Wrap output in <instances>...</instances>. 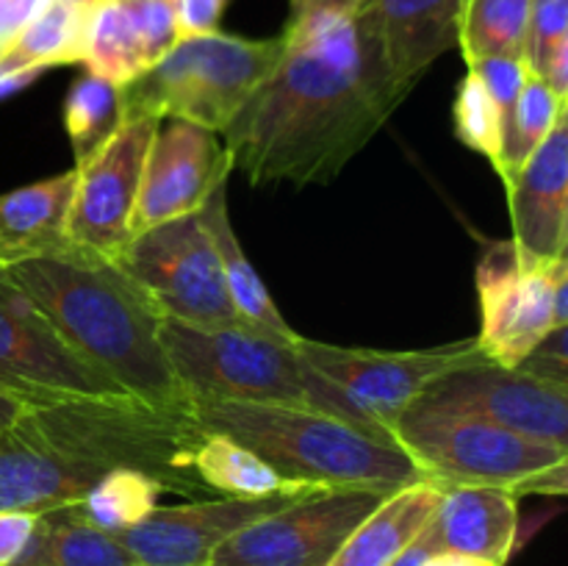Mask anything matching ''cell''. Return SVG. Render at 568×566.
<instances>
[{
  "instance_id": "obj_1",
  "label": "cell",
  "mask_w": 568,
  "mask_h": 566,
  "mask_svg": "<svg viewBox=\"0 0 568 566\" xmlns=\"http://www.w3.org/2000/svg\"><path fill=\"white\" fill-rule=\"evenodd\" d=\"M408 94L355 9L292 17L281 55L222 133L250 183H331Z\"/></svg>"
},
{
  "instance_id": "obj_2",
  "label": "cell",
  "mask_w": 568,
  "mask_h": 566,
  "mask_svg": "<svg viewBox=\"0 0 568 566\" xmlns=\"http://www.w3.org/2000/svg\"><path fill=\"white\" fill-rule=\"evenodd\" d=\"M6 272L92 370L131 397L192 411L161 347L164 314L120 261L70 244Z\"/></svg>"
},
{
  "instance_id": "obj_3",
  "label": "cell",
  "mask_w": 568,
  "mask_h": 566,
  "mask_svg": "<svg viewBox=\"0 0 568 566\" xmlns=\"http://www.w3.org/2000/svg\"><path fill=\"white\" fill-rule=\"evenodd\" d=\"M192 416L203 433L244 444L292 483L394 494L427 481L397 442L305 405L192 400Z\"/></svg>"
},
{
  "instance_id": "obj_4",
  "label": "cell",
  "mask_w": 568,
  "mask_h": 566,
  "mask_svg": "<svg viewBox=\"0 0 568 566\" xmlns=\"http://www.w3.org/2000/svg\"><path fill=\"white\" fill-rule=\"evenodd\" d=\"M159 336L189 400L305 405L361 427L338 388L297 353L300 338L283 342L247 325L203 327L172 316L161 320Z\"/></svg>"
},
{
  "instance_id": "obj_5",
  "label": "cell",
  "mask_w": 568,
  "mask_h": 566,
  "mask_svg": "<svg viewBox=\"0 0 568 566\" xmlns=\"http://www.w3.org/2000/svg\"><path fill=\"white\" fill-rule=\"evenodd\" d=\"M394 442L436 486H491L521 494H566L568 449L514 431L410 405Z\"/></svg>"
},
{
  "instance_id": "obj_6",
  "label": "cell",
  "mask_w": 568,
  "mask_h": 566,
  "mask_svg": "<svg viewBox=\"0 0 568 566\" xmlns=\"http://www.w3.org/2000/svg\"><path fill=\"white\" fill-rule=\"evenodd\" d=\"M281 55V37L203 33L181 39L144 75L122 87V114L186 120L225 133Z\"/></svg>"
},
{
  "instance_id": "obj_7",
  "label": "cell",
  "mask_w": 568,
  "mask_h": 566,
  "mask_svg": "<svg viewBox=\"0 0 568 566\" xmlns=\"http://www.w3.org/2000/svg\"><path fill=\"white\" fill-rule=\"evenodd\" d=\"M480 333L477 344L491 364L516 370L555 327L568 325V259L532 261L499 239L477 261Z\"/></svg>"
},
{
  "instance_id": "obj_8",
  "label": "cell",
  "mask_w": 568,
  "mask_h": 566,
  "mask_svg": "<svg viewBox=\"0 0 568 566\" xmlns=\"http://www.w3.org/2000/svg\"><path fill=\"white\" fill-rule=\"evenodd\" d=\"M297 353L305 364L338 388L369 433L394 442L399 416L444 375L483 364L486 353L477 338H464L438 350L381 353L366 347H336L300 336Z\"/></svg>"
},
{
  "instance_id": "obj_9",
  "label": "cell",
  "mask_w": 568,
  "mask_h": 566,
  "mask_svg": "<svg viewBox=\"0 0 568 566\" xmlns=\"http://www.w3.org/2000/svg\"><path fill=\"white\" fill-rule=\"evenodd\" d=\"M116 261L164 316L203 327L242 325L200 214L178 216L139 233Z\"/></svg>"
},
{
  "instance_id": "obj_10",
  "label": "cell",
  "mask_w": 568,
  "mask_h": 566,
  "mask_svg": "<svg viewBox=\"0 0 568 566\" xmlns=\"http://www.w3.org/2000/svg\"><path fill=\"white\" fill-rule=\"evenodd\" d=\"M386 494L316 488L233 533L209 566H327Z\"/></svg>"
},
{
  "instance_id": "obj_11",
  "label": "cell",
  "mask_w": 568,
  "mask_h": 566,
  "mask_svg": "<svg viewBox=\"0 0 568 566\" xmlns=\"http://www.w3.org/2000/svg\"><path fill=\"white\" fill-rule=\"evenodd\" d=\"M0 388L26 405L125 394L67 347L48 316L0 270Z\"/></svg>"
},
{
  "instance_id": "obj_12",
  "label": "cell",
  "mask_w": 568,
  "mask_h": 566,
  "mask_svg": "<svg viewBox=\"0 0 568 566\" xmlns=\"http://www.w3.org/2000/svg\"><path fill=\"white\" fill-rule=\"evenodd\" d=\"M155 125V117L128 114L92 155L78 161L67 222L72 244L111 259L128 247L144 155L153 142Z\"/></svg>"
},
{
  "instance_id": "obj_13",
  "label": "cell",
  "mask_w": 568,
  "mask_h": 566,
  "mask_svg": "<svg viewBox=\"0 0 568 566\" xmlns=\"http://www.w3.org/2000/svg\"><path fill=\"white\" fill-rule=\"evenodd\" d=\"M414 405L491 422L568 449V388L491 361L449 372Z\"/></svg>"
},
{
  "instance_id": "obj_14",
  "label": "cell",
  "mask_w": 568,
  "mask_h": 566,
  "mask_svg": "<svg viewBox=\"0 0 568 566\" xmlns=\"http://www.w3.org/2000/svg\"><path fill=\"white\" fill-rule=\"evenodd\" d=\"M231 172L220 133L172 117L159 120L144 155L131 239L161 222L197 214L209 194L227 181Z\"/></svg>"
},
{
  "instance_id": "obj_15",
  "label": "cell",
  "mask_w": 568,
  "mask_h": 566,
  "mask_svg": "<svg viewBox=\"0 0 568 566\" xmlns=\"http://www.w3.org/2000/svg\"><path fill=\"white\" fill-rule=\"evenodd\" d=\"M322 486L266 494V497H214L189 505H159L139 525L120 533L142 566H209L211 555L242 527Z\"/></svg>"
},
{
  "instance_id": "obj_16",
  "label": "cell",
  "mask_w": 568,
  "mask_h": 566,
  "mask_svg": "<svg viewBox=\"0 0 568 566\" xmlns=\"http://www.w3.org/2000/svg\"><path fill=\"white\" fill-rule=\"evenodd\" d=\"M178 44L172 0H94L83 31L81 64L128 87Z\"/></svg>"
},
{
  "instance_id": "obj_17",
  "label": "cell",
  "mask_w": 568,
  "mask_h": 566,
  "mask_svg": "<svg viewBox=\"0 0 568 566\" xmlns=\"http://www.w3.org/2000/svg\"><path fill=\"white\" fill-rule=\"evenodd\" d=\"M514 244L532 261L566 259L568 250V111L536 153L505 183Z\"/></svg>"
},
{
  "instance_id": "obj_18",
  "label": "cell",
  "mask_w": 568,
  "mask_h": 566,
  "mask_svg": "<svg viewBox=\"0 0 568 566\" xmlns=\"http://www.w3.org/2000/svg\"><path fill=\"white\" fill-rule=\"evenodd\" d=\"M355 11L405 94L433 61L458 48L464 0H361Z\"/></svg>"
},
{
  "instance_id": "obj_19",
  "label": "cell",
  "mask_w": 568,
  "mask_h": 566,
  "mask_svg": "<svg viewBox=\"0 0 568 566\" xmlns=\"http://www.w3.org/2000/svg\"><path fill=\"white\" fill-rule=\"evenodd\" d=\"M516 499L519 497L505 488L449 486L425 530L438 555L505 566L519 533Z\"/></svg>"
},
{
  "instance_id": "obj_20",
  "label": "cell",
  "mask_w": 568,
  "mask_h": 566,
  "mask_svg": "<svg viewBox=\"0 0 568 566\" xmlns=\"http://www.w3.org/2000/svg\"><path fill=\"white\" fill-rule=\"evenodd\" d=\"M75 170L0 194V270L70 247Z\"/></svg>"
},
{
  "instance_id": "obj_21",
  "label": "cell",
  "mask_w": 568,
  "mask_h": 566,
  "mask_svg": "<svg viewBox=\"0 0 568 566\" xmlns=\"http://www.w3.org/2000/svg\"><path fill=\"white\" fill-rule=\"evenodd\" d=\"M444 488L433 481L386 494L377 508L355 527L327 566H392L414 542L442 503Z\"/></svg>"
},
{
  "instance_id": "obj_22",
  "label": "cell",
  "mask_w": 568,
  "mask_h": 566,
  "mask_svg": "<svg viewBox=\"0 0 568 566\" xmlns=\"http://www.w3.org/2000/svg\"><path fill=\"white\" fill-rule=\"evenodd\" d=\"M197 214L200 220H203L205 233H209V239L214 242L216 255H220L227 297H231L239 322L253 327V331L283 338V342H297L300 333L283 320L275 300L270 297L264 281H261L258 272L253 270L247 253L242 250L236 231H233L231 216H227V181H222L220 186L209 194V200H205L203 209H200Z\"/></svg>"
},
{
  "instance_id": "obj_23",
  "label": "cell",
  "mask_w": 568,
  "mask_h": 566,
  "mask_svg": "<svg viewBox=\"0 0 568 566\" xmlns=\"http://www.w3.org/2000/svg\"><path fill=\"white\" fill-rule=\"evenodd\" d=\"M92 3L94 0H48L0 55V89L22 87L48 67L81 64Z\"/></svg>"
},
{
  "instance_id": "obj_24",
  "label": "cell",
  "mask_w": 568,
  "mask_h": 566,
  "mask_svg": "<svg viewBox=\"0 0 568 566\" xmlns=\"http://www.w3.org/2000/svg\"><path fill=\"white\" fill-rule=\"evenodd\" d=\"M14 566H142L111 533L67 508L39 514V525Z\"/></svg>"
},
{
  "instance_id": "obj_25",
  "label": "cell",
  "mask_w": 568,
  "mask_h": 566,
  "mask_svg": "<svg viewBox=\"0 0 568 566\" xmlns=\"http://www.w3.org/2000/svg\"><path fill=\"white\" fill-rule=\"evenodd\" d=\"M194 472L209 492L222 497H266V494L305 488V483L286 481L253 449L222 433H205L194 453Z\"/></svg>"
},
{
  "instance_id": "obj_26",
  "label": "cell",
  "mask_w": 568,
  "mask_h": 566,
  "mask_svg": "<svg viewBox=\"0 0 568 566\" xmlns=\"http://www.w3.org/2000/svg\"><path fill=\"white\" fill-rule=\"evenodd\" d=\"M161 494L164 486L144 472L114 469L105 472L70 508L98 530L120 536L159 508Z\"/></svg>"
},
{
  "instance_id": "obj_27",
  "label": "cell",
  "mask_w": 568,
  "mask_h": 566,
  "mask_svg": "<svg viewBox=\"0 0 568 566\" xmlns=\"http://www.w3.org/2000/svg\"><path fill=\"white\" fill-rule=\"evenodd\" d=\"M530 0H464L458 48L466 64L488 55L525 53Z\"/></svg>"
},
{
  "instance_id": "obj_28",
  "label": "cell",
  "mask_w": 568,
  "mask_h": 566,
  "mask_svg": "<svg viewBox=\"0 0 568 566\" xmlns=\"http://www.w3.org/2000/svg\"><path fill=\"white\" fill-rule=\"evenodd\" d=\"M122 120V87L92 72L78 78L64 103V125L75 150V164L92 155Z\"/></svg>"
},
{
  "instance_id": "obj_29",
  "label": "cell",
  "mask_w": 568,
  "mask_h": 566,
  "mask_svg": "<svg viewBox=\"0 0 568 566\" xmlns=\"http://www.w3.org/2000/svg\"><path fill=\"white\" fill-rule=\"evenodd\" d=\"M564 111V100L555 98L538 78H527V83L519 92V100H516L514 111H510L508 122H505L503 161H499L497 170L503 183L514 181L516 172L536 153V148L547 139V133L552 131V125Z\"/></svg>"
},
{
  "instance_id": "obj_30",
  "label": "cell",
  "mask_w": 568,
  "mask_h": 566,
  "mask_svg": "<svg viewBox=\"0 0 568 566\" xmlns=\"http://www.w3.org/2000/svg\"><path fill=\"white\" fill-rule=\"evenodd\" d=\"M455 137L471 148L475 153L486 155L494 164V170H499V161H503V133L505 122L499 114L497 103L491 100V94L486 92V87L480 83V78L475 72L464 78L458 94H455Z\"/></svg>"
},
{
  "instance_id": "obj_31",
  "label": "cell",
  "mask_w": 568,
  "mask_h": 566,
  "mask_svg": "<svg viewBox=\"0 0 568 566\" xmlns=\"http://www.w3.org/2000/svg\"><path fill=\"white\" fill-rule=\"evenodd\" d=\"M564 42H568V0H530L521 53L527 72L538 78L552 50Z\"/></svg>"
},
{
  "instance_id": "obj_32",
  "label": "cell",
  "mask_w": 568,
  "mask_h": 566,
  "mask_svg": "<svg viewBox=\"0 0 568 566\" xmlns=\"http://www.w3.org/2000/svg\"><path fill=\"white\" fill-rule=\"evenodd\" d=\"M469 72L480 78L486 92L497 103L503 122H508L510 111H514L516 100H519L521 87L527 83L530 72H527L525 61L516 55H488V59H477L469 64Z\"/></svg>"
},
{
  "instance_id": "obj_33",
  "label": "cell",
  "mask_w": 568,
  "mask_h": 566,
  "mask_svg": "<svg viewBox=\"0 0 568 566\" xmlns=\"http://www.w3.org/2000/svg\"><path fill=\"white\" fill-rule=\"evenodd\" d=\"M566 327H555L544 342H538L532 347V353L521 361L516 370L527 372L532 377H541V381L555 383V386L568 388V353H566Z\"/></svg>"
},
{
  "instance_id": "obj_34",
  "label": "cell",
  "mask_w": 568,
  "mask_h": 566,
  "mask_svg": "<svg viewBox=\"0 0 568 566\" xmlns=\"http://www.w3.org/2000/svg\"><path fill=\"white\" fill-rule=\"evenodd\" d=\"M225 6L227 0H172L178 42L189 37H203V33L220 31V20Z\"/></svg>"
},
{
  "instance_id": "obj_35",
  "label": "cell",
  "mask_w": 568,
  "mask_h": 566,
  "mask_svg": "<svg viewBox=\"0 0 568 566\" xmlns=\"http://www.w3.org/2000/svg\"><path fill=\"white\" fill-rule=\"evenodd\" d=\"M39 525V514L22 511H0V566H14L26 553L33 530Z\"/></svg>"
},
{
  "instance_id": "obj_36",
  "label": "cell",
  "mask_w": 568,
  "mask_h": 566,
  "mask_svg": "<svg viewBox=\"0 0 568 566\" xmlns=\"http://www.w3.org/2000/svg\"><path fill=\"white\" fill-rule=\"evenodd\" d=\"M48 0H0V55L9 50L17 33L44 9Z\"/></svg>"
},
{
  "instance_id": "obj_37",
  "label": "cell",
  "mask_w": 568,
  "mask_h": 566,
  "mask_svg": "<svg viewBox=\"0 0 568 566\" xmlns=\"http://www.w3.org/2000/svg\"><path fill=\"white\" fill-rule=\"evenodd\" d=\"M433 558H438V553H436V547H433L427 530L422 527L419 536H416L414 542H410L408 547H405L403 553L392 560V566H425L427 560H433Z\"/></svg>"
},
{
  "instance_id": "obj_38",
  "label": "cell",
  "mask_w": 568,
  "mask_h": 566,
  "mask_svg": "<svg viewBox=\"0 0 568 566\" xmlns=\"http://www.w3.org/2000/svg\"><path fill=\"white\" fill-rule=\"evenodd\" d=\"M31 405H26L22 400H17L14 394H9L6 388H0V427H9L20 420Z\"/></svg>"
},
{
  "instance_id": "obj_39",
  "label": "cell",
  "mask_w": 568,
  "mask_h": 566,
  "mask_svg": "<svg viewBox=\"0 0 568 566\" xmlns=\"http://www.w3.org/2000/svg\"><path fill=\"white\" fill-rule=\"evenodd\" d=\"M361 0H292V17L308 14L320 9H355Z\"/></svg>"
},
{
  "instance_id": "obj_40",
  "label": "cell",
  "mask_w": 568,
  "mask_h": 566,
  "mask_svg": "<svg viewBox=\"0 0 568 566\" xmlns=\"http://www.w3.org/2000/svg\"><path fill=\"white\" fill-rule=\"evenodd\" d=\"M425 566H494V564H486V560H475V558H460V555H438V558L427 560Z\"/></svg>"
}]
</instances>
